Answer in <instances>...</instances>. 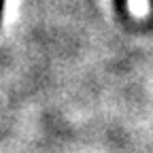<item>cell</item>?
Here are the masks:
<instances>
[{
    "label": "cell",
    "instance_id": "2",
    "mask_svg": "<svg viewBox=\"0 0 153 153\" xmlns=\"http://www.w3.org/2000/svg\"><path fill=\"white\" fill-rule=\"evenodd\" d=\"M4 4H7V0H0V22H2V13H4Z\"/></svg>",
    "mask_w": 153,
    "mask_h": 153
},
{
    "label": "cell",
    "instance_id": "1",
    "mask_svg": "<svg viewBox=\"0 0 153 153\" xmlns=\"http://www.w3.org/2000/svg\"><path fill=\"white\" fill-rule=\"evenodd\" d=\"M126 0H115V9H117V13L121 15V17H126Z\"/></svg>",
    "mask_w": 153,
    "mask_h": 153
}]
</instances>
